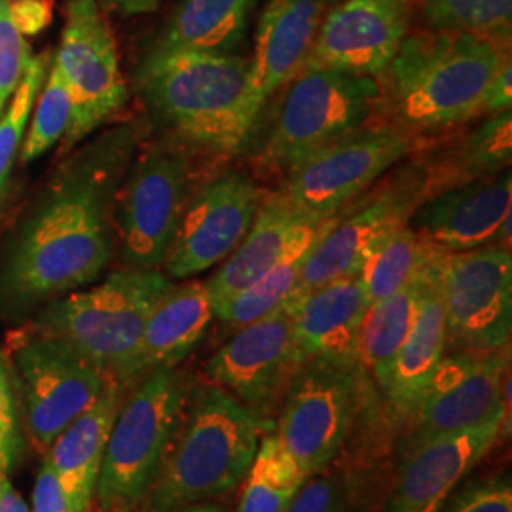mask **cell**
I'll return each instance as SVG.
<instances>
[{"label":"cell","instance_id":"obj_1","mask_svg":"<svg viewBox=\"0 0 512 512\" xmlns=\"http://www.w3.org/2000/svg\"><path fill=\"white\" fill-rule=\"evenodd\" d=\"M143 139L139 122H120L63 156L2 249L0 315L18 319L103 275L116 192Z\"/></svg>","mask_w":512,"mask_h":512},{"label":"cell","instance_id":"obj_2","mask_svg":"<svg viewBox=\"0 0 512 512\" xmlns=\"http://www.w3.org/2000/svg\"><path fill=\"white\" fill-rule=\"evenodd\" d=\"M511 61V42L433 29L408 31L378 78V118L416 141L482 118L495 73Z\"/></svg>","mask_w":512,"mask_h":512},{"label":"cell","instance_id":"obj_3","mask_svg":"<svg viewBox=\"0 0 512 512\" xmlns=\"http://www.w3.org/2000/svg\"><path fill=\"white\" fill-rule=\"evenodd\" d=\"M135 88L154 124L196 156H236L255 133L251 59L245 55H145Z\"/></svg>","mask_w":512,"mask_h":512},{"label":"cell","instance_id":"obj_4","mask_svg":"<svg viewBox=\"0 0 512 512\" xmlns=\"http://www.w3.org/2000/svg\"><path fill=\"white\" fill-rule=\"evenodd\" d=\"M258 429L255 412L217 385L188 391L181 421L141 507L175 512L234 492L255 459Z\"/></svg>","mask_w":512,"mask_h":512},{"label":"cell","instance_id":"obj_5","mask_svg":"<svg viewBox=\"0 0 512 512\" xmlns=\"http://www.w3.org/2000/svg\"><path fill=\"white\" fill-rule=\"evenodd\" d=\"M173 285L162 270L120 268L99 285L46 302L29 327L114 378L137 346L148 315Z\"/></svg>","mask_w":512,"mask_h":512},{"label":"cell","instance_id":"obj_6","mask_svg":"<svg viewBox=\"0 0 512 512\" xmlns=\"http://www.w3.org/2000/svg\"><path fill=\"white\" fill-rule=\"evenodd\" d=\"M196 154L162 133L139 145L112 211L114 255L122 268L162 270L196 186Z\"/></svg>","mask_w":512,"mask_h":512},{"label":"cell","instance_id":"obj_7","mask_svg":"<svg viewBox=\"0 0 512 512\" xmlns=\"http://www.w3.org/2000/svg\"><path fill=\"white\" fill-rule=\"evenodd\" d=\"M281 92L274 120L255 148L253 162L266 173L283 177L313 152L378 118L380 84L372 76L304 65Z\"/></svg>","mask_w":512,"mask_h":512},{"label":"cell","instance_id":"obj_8","mask_svg":"<svg viewBox=\"0 0 512 512\" xmlns=\"http://www.w3.org/2000/svg\"><path fill=\"white\" fill-rule=\"evenodd\" d=\"M188 391L177 368L156 370L126 389L95 488L97 511L131 512L143 505L183 416Z\"/></svg>","mask_w":512,"mask_h":512},{"label":"cell","instance_id":"obj_9","mask_svg":"<svg viewBox=\"0 0 512 512\" xmlns=\"http://www.w3.org/2000/svg\"><path fill=\"white\" fill-rule=\"evenodd\" d=\"M4 357L16 385L21 429L44 458L55 437L99 399L110 376L31 327L8 336Z\"/></svg>","mask_w":512,"mask_h":512},{"label":"cell","instance_id":"obj_10","mask_svg":"<svg viewBox=\"0 0 512 512\" xmlns=\"http://www.w3.org/2000/svg\"><path fill=\"white\" fill-rule=\"evenodd\" d=\"M414 145L412 135L374 118L294 165L277 190L300 211L332 217L404 162Z\"/></svg>","mask_w":512,"mask_h":512},{"label":"cell","instance_id":"obj_11","mask_svg":"<svg viewBox=\"0 0 512 512\" xmlns=\"http://www.w3.org/2000/svg\"><path fill=\"white\" fill-rule=\"evenodd\" d=\"M52 63L63 76L73 105L71 124L59 147V156H67L128 105L116 40L97 0L67 2L65 27Z\"/></svg>","mask_w":512,"mask_h":512},{"label":"cell","instance_id":"obj_12","mask_svg":"<svg viewBox=\"0 0 512 512\" xmlns=\"http://www.w3.org/2000/svg\"><path fill=\"white\" fill-rule=\"evenodd\" d=\"M423 200L420 171L406 156L397 171L346 205L336 224L313 243L291 294L308 293L334 279L359 274L366 258L403 230Z\"/></svg>","mask_w":512,"mask_h":512},{"label":"cell","instance_id":"obj_13","mask_svg":"<svg viewBox=\"0 0 512 512\" xmlns=\"http://www.w3.org/2000/svg\"><path fill=\"white\" fill-rule=\"evenodd\" d=\"M440 289L446 313V353H490L509 348L511 245L444 253Z\"/></svg>","mask_w":512,"mask_h":512},{"label":"cell","instance_id":"obj_14","mask_svg":"<svg viewBox=\"0 0 512 512\" xmlns=\"http://www.w3.org/2000/svg\"><path fill=\"white\" fill-rule=\"evenodd\" d=\"M363 368L308 359L285 391L275 437L306 478L329 471L348 439Z\"/></svg>","mask_w":512,"mask_h":512},{"label":"cell","instance_id":"obj_15","mask_svg":"<svg viewBox=\"0 0 512 512\" xmlns=\"http://www.w3.org/2000/svg\"><path fill=\"white\" fill-rule=\"evenodd\" d=\"M511 365L509 348L490 353H446L431 372L412 416L408 446L446 439L503 421V385Z\"/></svg>","mask_w":512,"mask_h":512},{"label":"cell","instance_id":"obj_16","mask_svg":"<svg viewBox=\"0 0 512 512\" xmlns=\"http://www.w3.org/2000/svg\"><path fill=\"white\" fill-rule=\"evenodd\" d=\"M262 196L264 190L245 169H224L200 181L162 272L179 281L222 264L247 236Z\"/></svg>","mask_w":512,"mask_h":512},{"label":"cell","instance_id":"obj_17","mask_svg":"<svg viewBox=\"0 0 512 512\" xmlns=\"http://www.w3.org/2000/svg\"><path fill=\"white\" fill-rule=\"evenodd\" d=\"M306 363L296 344L293 317L279 306L238 329L209 359L205 374L253 412H264L287 391L296 370Z\"/></svg>","mask_w":512,"mask_h":512},{"label":"cell","instance_id":"obj_18","mask_svg":"<svg viewBox=\"0 0 512 512\" xmlns=\"http://www.w3.org/2000/svg\"><path fill=\"white\" fill-rule=\"evenodd\" d=\"M412 0H338L321 21L306 65L380 78L410 31Z\"/></svg>","mask_w":512,"mask_h":512},{"label":"cell","instance_id":"obj_19","mask_svg":"<svg viewBox=\"0 0 512 512\" xmlns=\"http://www.w3.org/2000/svg\"><path fill=\"white\" fill-rule=\"evenodd\" d=\"M511 169L442 190L423 200L408 226L446 253L511 245Z\"/></svg>","mask_w":512,"mask_h":512},{"label":"cell","instance_id":"obj_20","mask_svg":"<svg viewBox=\"0 0 512 512\" xmlns=\"http://www.w3.org/2000/svg\"><path fill=\"white\" fill-rule=\"evenodd\" d=\"M340 215L342 211L332 217L311 215L294 207L277 188L264 192L247 236L205 281L211 304L243 291L287 256L310 249Z\"/></svg>","mask_w":512,"mask_h":512},{"label":"cell","instance_id":"obj_21","mask_svg":"<svg viewBox=\"0 0 512 512\" xmlns=\"http://www.w3.org/2000/svg\"><path fill=\"white\" fill-rule=\"evenodd\" d=\"M501 437V420L412 448L382 512H442L448 497Z\"/></svg>","mask_w":512,"mask_h":512},{"label":"cell","instance_id":"obj_22","mask_svg":"<svg viewBox=\"0 0 512 512\" xmlns=\"http://www.w3.org/2000/svg\"><path fill=\"white\" fill-rule=\"evenodd\" d=\"M330 0H268L258 19L251 59V97L260 118L310 57Z\"/></svg>","mask_w":512,"mask_h":512},{"label":"cell","instance_id":"obj_23","mask_svg":"<svg viewBox=\"0 0 512 512\" xmlns=\"http://www.w3.org/2000/svg\"><path fill=\"white\" fill-rule=\"evenodd\" d=\"M205 281L175 283L148 315L131 357L114 380L129 389L156 370H171L198 348L213 321Z\"/></svg>","mask_w":512,"mask_h":512},{"label":"cell","instance_id":"obj_24","mask_svg":"<svg viewBox=\"0 0 512 512\" xmlns=\"http://www.w3.org/2000/svg\"><path fill=\"white\" fill-rule=\"evenodd\" d=\"M283 304L293 317L294 338L306 361L359 365V332L370 304L359 274L291 294Z\"/></svg>","mask_w":512,"mask_h":512},{"label":"cell","instance_id":"obj_25","mask_svg":"<svg viewBox=\"0 0 512 512\" xmlns=\"http://www.w3.org/2000/svg\"><path fill=\"white\" fill-rule=\"evenodd\" d=\"M408 158L420 171L425 200L507 171L512 160V114L484 116L475 128L452 133L437 145L416 143Z\"/></svg>","mask_w":512,"mask_h":512},{"label":"cell","instance_id":"obj_26","mask_svg":"<svg viewBox=\"0 0 512 512\" xmlns=\"http://www.w3.org/2000/svg\"><path fill=\"white\" fill-rule=\"evenodd\" d=\"M444 253L437 249L421 272L416 315L399 351L391 389L385 397L401 420L412 416L431 372L446 355V313L440 289V262Z\"/></svg>","mask_w":512,"mask_h":512},{"label":"cell","instance_id":"obj_27","mask_svg":"<svg viewBox=\"0 0 512 512\" xmlns=\"http://www.w3.org/2000/svg\"><path fill=\"white\" fill-rule=\"evenodd\" d=\"M124 395L126 389L110 378L99 399L55 437L44 456L54 467L55 475L59 476L78 512L93 509L110 429Z\"/></svg>","mask_w":512,"mask_h":512},{"label":"cell","instance_id":"obj_28","mask_svg":"<svg viewBox=\"0 0 512 512\" xmlns=\"http://www.w3.org/2000/svg\"><path fill=\"white\" fill-rule=\"evenodd\" d=\"M258 0H181L147 55L238 54Z\"/></svg>","mask_w":512,"mask_h":512},{"label":"cell","instance_id":"obj_29","mask_svg":"<svg viewBox=\"0 0 512 512\" xmlns=\"http://www.w3.org/2000/svg\"><path fill=\"white\" fill-rule=\"evenodd\" d=\"M425 268V266H423ZM423 272V270H421ZM418 277L397 293L370 302L359 332V366L370 374L372 382L387 397L399 351L403 348L410 325L416 315L421 291Z\"/></svg>","mask_w":512,"mask_h":512},{"label":"cell","instance_id":"obj_30","mask_svg":"<svg viewBox=\"0 0 512 512\" xmlns=\"http://www.w3.org/2000/svg\"><path fill=\"white\" fill-rule=\"evenodd\" d=\"M308 478L272 435L258 444L236 512H285Z\"/></svg>","mask_w":512,"mask_h":512},{"label":"cell","instance_id":"obj_31","mask_svg":"<svg viewBox=\"0 0 512 512\" xmlns=\"http://www.w3.org/2000/svg\"><path fill=\"white\" fill-rule=\"evenodd\" d=\"M437 247L429 245L406 224L393 238L366 258L359 277L365 287L368 302L382 300L389 294L410 285Z\"/></svg>","mask_w":512,"mask_h":512},{"label":"cell","instance_id":"obj_32","mask_svg":"<svg viewBox=\"0 0 512 512\" xmlns=\"http://www.w3.org/2000/svg\"><path fill=\"white\" fill-rule=\"evenodd\" d=\"M310 249L287 256L283 262L258 277L255 283H251L243 291L213 302V315L219 317L224 325L238 330L283 306V302L291 296L300 279L302 264Z\"/></svg>","mask_w":512,"mask_h":512},{"label":"cell","instance_id":"obj_33","mask_svg":"<svg viewBox=\"0 0 512 512\" xmlns=\"http://www.w3.org/2000/svg\"><path fill=\"white\" fill-rule=\"evenodd\" d=\"M425 29L511 42L512 0H423Z\"/></svg>","mask_w":512,"mask_h":512},{"label":"cell","instance_id":"obj_34","mask_svg":"<svg viewBox=\"0 0 512 512\" xmlns=\"http://www.w3.org/2000/svg\"><path fill=\"white\" fill-rule=\"evenodd\" d=\"M71 95L61 73L50 63L46 80L40 88L33 107L31 126L25 131L19 160L23 164L35 162L65 137L71 124Z\"/></svg>","mask_w":512,"mask_h":512},{"label":"cell","instance_id":"obj_35","mask_svg":"<svg viewBox=\"0 0 512 512\" xmlns=\"http://www.w3.org/2000/svg\"><path fill=\"white\" fill-rule=\"evenodd\" d=\"M54 55H33L23 80L19 82L14 95L10 97L0 118V198L6 190L12 167L19 158L21 143L31 120L38 92L46 80Z\"/></svg>","mask_w":512,"mask_h":512},{"label":"cell","instance_id":"obj_36","mask_svg":"<svg viewBox=\"0 0 512 512\" xmlns=\"http://www.w3.org/2000/svg\"><path fill=\"white\" fill-rule=\"evenodd\" d=\"M31 59V48L12 18L10 0H0V105H8Z\"/></svg>","mask_w":512,"mask_h":512},{"label":"cell","instance_id":"obj_37","mask_svg":"<svg viewBox=\"0 0 512 512\" xmlns=\"http://www.w3.org/2000/svg\"><path fill=\"white\" fill-rule=\"evenodd\" d=\"M442 512H512L511 476H484L458 486Z\"/></svg>","mask_w":512,"mask_h":512},{"label":"cell","instance_id":"obj_38","mask_svg":"<svg viewBox=\"0 0 512 512\" xmlns=\"http://www.w3.org/2000/svg\"><path fill=\"white\" fill-rule=\"evenodd\" d=\"M23 454L18 395L8 361L0 351V471L12 473Z\"/></svg>","mask_w":512,"mask_h":512},{"label":"cell","instance_id":"obj_39","mask_svg":"<svg viewBox=\"0 0 512 512\" xmlns=\"http://www.w3.org/2000/svg\"><path fill=\"white\" fill-rule=\"evenodd\" d=\"M285 512H349L346 482L338 473L311 476Z\"/></svg>","mask_w":512,"mask_h":512},{"label":"cell","instance_id":"obj_40","mask_svg":"<svg viewBox=\"0 0 512 512\" xmlns=\"http://www.w3.org/2000/svg\"><path fill=\"white\" fill-rule=\"evenodd\" d=\"M31 512H78L73 501L63 488L59 476L55 475L50 461L42 459L38 469L35 490H33V511Z\"/></svg>","mask_w":512,"mask_h":512},{"label":"cell","instance_id":"obj_41","mask_svg":"<svg viewBox=\"0 0 512 512\" xmlns=\"http://www.w3.org/2000/svg\"><path fill=\"white\" fill-rule=\"evenodd\" d=\"M10 10L23 37L37 35L52 21L50 0H10Z\"/></svg>","mask_w":512,"mask_h":512},{"label":"cell","instance_id":"obj_42","mask_svg":"<svg viewBox=\"0 0 512 512\" xmlns=\"http://www.w3.org/2000/svg\"><path fill=\"white\" fill-rule=\"evenodd\" d=\"M512 107V63L507 61L495 73L482 103V118L511 112Z\"/></svg>","mask_w":512,"mask_h":512},{"label":"cell","instance_id":"obj_43","mask_svg":"<svg viewBox=\"0 0 512 512\" xmlns=\"http://www.w3.org/2000/svg\"><path fill=\"white\" fill-rule=\"evenodd\" d=\"M164 0H97L101 10L116 12L120 16H143L156 12Z\"/></svg>","mask_w":512,"mask_h":512},{"label":"cell","instance_id":"obj_44","mask_svg":"<svg viewBox=\"0 0 512 512\" xmlns=\"http://www.w3.org/2000/svg\"><path fill=\"white\" fill-rule=\"evenodd\" d=\"M0 512H31L25 499L10 482V473L0 471Z\"/></svg>","mask_w":512,"mask_h":512},{"label":"cell","instance_id":"obj_45","mask_svg":"<svg viewBox=\"0 0 512 512\" xmlns=\"http://www.w3.org/2000/svg\"><path fill=\"white\" fill-rule=\"evenodd\" d=\"M175 512H226L224 511V507L219 505V503H213V501H209V503H198V505H190V507H184L181 511Z\"/></svg>","mask_w":512,"mask_h":512},{"label":"cell","instance_id":"obj_46","mask_svg":"<svg viewBox=\"0 0 512 512\" xmlns=\"http://www.w3.org/2000/svg\"><path fill=\"white\" fill-rule=\"evenodd\" d=\"M6 109V105H0V118H2V112Z\"/></svg>","mask_w":512,"mask_h":512},{"label":"cell","instance_id":"obj_47","mask_svg":"<svg viewBox=\"0 0 512 512\" xmlns=\"http://www.w3.org/2000/svg\"><path fill=\"white\" fill-rule=\"evenodd\" d=\"M334 2H338V0H330V4H334Z\"/></svg>","mask_w":512,"mask_h":512},{"label":"cell","instance_id":"obj_48","mask_svg":"<svg viewBox=\"0 0 512 512\" xmlns=\"http://www.w3.org/2000/svg\"><path fill=\"white\" fill-rule=\"evenodd\" d=\"M90 512H93V509H92V511H90ZM97 512H101V511H97Z\"/></svg>","mask_w":512,"mask_h":512}]
</instances>
